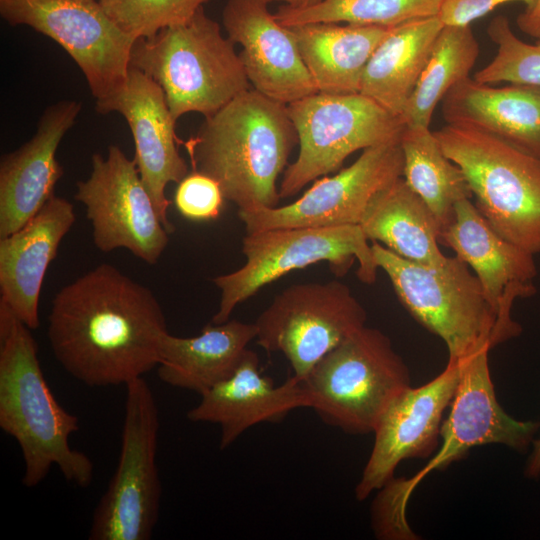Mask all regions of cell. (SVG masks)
<instances>
[{
    "mask_svg": "<svg viewBox=\"0 0 540 540\" xmlns=\"http://www.w3.org/2000/svg\"><path fill=\"white\" fill-rule=\"evenodd\" d=\"M75 220L73 204L54 195L22 228L0 238V303L31 330L40 325L46 271Z\"/></svg>",
    "mask_w": 540,
    "mask_h": 540,
    "instance_id": "obj_21",
    "label": "cell"
},
{
    "mask_svg": "<svg viewBox=\"0 0 540 540\" xmlns=\"http://www.w3.org/2000/svg\"><path fill=\"white\" fill-rule=\"evenodd\" d=\"M130 66L162 88L172 117H208L250 89L234 43L201 7L186 23L135 41Z\"/></svg>",
    "mask_w": 540,
    "mask_h": 540,
    "instance_id": "obj_5",
    "label": "cell"
},
{
    "mask_svg": "<svg viewBox=\"0 0 540 540\" xmlns=\"http://www.w3.org/2000/svg\"><path fill=\"white\" fill-rule=\"evenodd\" d=\"M118 465L92 516L90 540H149L161 482L156 463L159 410L143 377L126 386Z\"/></svg>",
    "mask_w": 540,
    "mask_h": 540,
    "instance_id": "obj_11",
    "label": "cell"
},
{
    "mask_svg": "<svg viewBox=\"0 0 540 540\" xmlns=\"http://www.w3.org/2000/svg\"><path fill=\"white\" fill-rule=\"evenodd\" d=\"M535 0H443L439 19L444 25H470L473 21L490 13L496 7L509 3L521 2L525 8Z\"/></svg>",
    "mask_w": 540,
    "mask_h": 540,
    "instance_id": "obj_34",
    "label": "cell"
},
{
    "mask_svg": "<svg viewBox=\"0 0 540 540\" xmlns=\"http://www.w3.org/2000/svg\"><path fill=\"white\" fill-rule=\"evenodd\" d=\"M367 312L339 281L298 283L276 294L255 321L257 344L280 352L304 380L331 350L366 326Z\"/></svg>",
    "mask_w": 540,
    "mask_h": 540,
    "instance_id": "obj_12",
    "label": "cell"
},
{
    "mask_svg": "<svg viewBox=\"0 0 540 540\" xmlns=\"http://www.w3.org/2000/svg\"><path fill=\"white\" fill-rule=\"evenodd\" d=\"M434 134L463 171L475 206L504 239L540 252V158L480 129L446 124Z\"/></svg>",
    "mask_w": 540,
    "mask_h": 540,
    "instance_id": "obj_7",
    "label": "cell"
},
{
    "mask_svg": "<svg viewBox=\"0 0 540 540\" xmlns=\"http://www.w3.org/2000/svg\"><path fill=\"white\" fill-rule=\"evenodd\" d=\"M192 171L210 176L238 211L277 207V180L298 144L287 105L249 89L205 117L183 143Z\"/></svg>",
    "mask_w": 540,
    "mask_h": 540,
    "instance_id": "obj_2",
    "label": "cell"
},
{
    "mask_svg": "<svg viewBox=\"0 0 540 540\" xmlns=\"http://www.w3.org/2000/svg\"><path fill=\"white\" fill-rule=\"evenodd\" d=\"M298 408H310L304 381L292 375L276 386L261 373L258 355L247 349L234 373L203 393L187 418L217 424L221 429L220 448L225 449L248 428L279 422Z\"/></svg>",
    "mask_w": 540,
    "mask_h": 540,
    "instance_id": "obj_20",
    "label": "cell"
},
{
    "mask_svg": "<svg viewBox=\"0 0 540 540\" xmlns=\"http://www.w3.org/2000/svg\"><path fill=\"white\" fill-rule=\"evenodd\" d=\"M209 0H99L108 16L129 36L150 38L186 23Z\"/></svg>",
    "mask_w": 540,
    "mask_h": 540,
    "instance_id": "obj_32",
    "label": "cell"
},
{
    "mask_svg": "<svg viewBox=\"0 0 540 540\" xmlns=\"http://www.w3.org/2000/svg\"><path fill=\"white\" fill-rule=\"evenodd\" d=\"M372 250L402 305L444 341L450 360H464L510 339L478 278L456 255L431 266L406 260L376 241Z\"/></svg>",
    "mask_w": 540,
    "mask_h": 540,
    "instance_id": "obj_6",
    "label": "cell"
},
{
    "mask_svg": "<svg viewBox=\"0 0 540 540\" xmlns=\"http://www.w3.org/2000/svg\"><path fill=\"white\" fill-rule=\"evenodd\" d=\"M460 378L459 361L428 383L404 389L388 405L374 430V444L355 488L359 501L393 479L403 460L428 457L439 445L442 416L451 405Z\"/></svg>",
    "mask_w": 540,
    "mask_h": 540,
    "instance_id": "obj_16",
    "label": "cell"
},
{
    "mask_svg": "<svg viewBox=\"0 0 540 540\" xmlns=\"http://www.w3.org/2000/svg\"><path fill=\"white\" fill-rule=\"evenodd\" d=\"M439 243L471 267L498 314L507 288L533 284L537 275L534 255L500 236L469 198L455 205L451 222L440 231Z\"/></svg>",
    "mask_w": 540,
    "mask_h": 540,
    "instance_id": "obj_23",
    "label": "cell"
},
{
    "mask_svg": "<svg viewBox=\"0 0 540 540\" xmlns=\"http://www.w3.org/2000/svg\"><path fill=\"white\" fill-rule=\"evenodd\" d=\"M91 173L76 183L75 199L86 209L94 245L102 252L125 248L147 264L166 249V230L139 174L135 159L117 145L93 154Z\"/></svg>",
    "mask_w": 540,
    "mask_h": 540,
    "instance_id": "obj_14",
    "label": "cell"
},
{
    "mask_svg": "<svg viewBox=\"0 0 540 540\" xmlns=\"http://www.w3.org/2000/svg\"><path fill=\"white\" fill-rule=\"evenodd\" d=\"M443 25L433 16L389 28L365 67L359 93L400 117Z\"/></svg>",
    "mask_w": 540,
    "mask_h": 540,
    "instance_id": "obj_26",
    "label": "cell"
},
{
    "mask_svg": "<svg viewBox=\"0 0 540 540\" xmlns=\"http://www.w3.org/2000/svg\"><path fill=\"white\" fill-rule=\"evenodd\" d=\"M0 427L18 443L22 483L39 485L56 465L64 478L88 487L94 474L90 458L69 444L79 419L56 400L43 375L38 346L28 328L0 303Z\"/></svg>",
    "mask_w": 540,
    "mask_h": 540,
    "instance_id": "obj_3",
    "label": "cell"
},
{
    "mask_svg": "<svg viewBox=\"0 0 540 540\" xmlns=\"http://www.w3.org/2000/svg\"><path fill=\"white\" fill-rule=\"evenodd\" d=\"M81 111L75 100L45 109L33 137L0 162V238L28 223L54 196L63 175L57 148Z\"/></svg>",
    "mask_w": 540,
    "mask_h": 540,
    "instance_id": "obj_19",
    "label": "cell"
},
{
    "mask_svg": "<svg viewBox=\"0 0 540 540\" xmlns=\"http://www.w3.org/2000/svg\"><path fill=\"white\" fill-rule=\"evenodd\" d=\"M256 336L255 323L230 319L211 323L193 337L166 332L160 344L158 376L170 386L202 395L234 373Z\"/></svg>",
    "mask_w": 540,
    "mask_h": 540,
    "instance_id": "obj_24",
    "label": "cell"
},
{
    "mask_svg": "<svg viewBox=\"0 0 540 540\" xmlns=\"http://www.w3.org/2000/svg\"><path fill=\"white\" fill-rule=\"evenodd\" d=\"M321 420L349 434L373 432L393 399L411 386L389 337L364 326L327 353L303 380Z\"/></svg>",
    "mask_w": 540,
    "mask_h": 540,
    "instance_id": "obj_8",
    "label": "cell"
},
{
    "mask_svg": "<svg viewBox=\"0 0 540 540\" xmlns=\"http://www.w3.org/2000/svg\"><path fill=\"white\" fill-rule=\"evenodd\" d=\"M480 47L470 25H443L400 116L405 126L430 128L439 102L469 78Z\"/></svg>",
    "mask_w": 540,
    "mask_h": 540,
    "instance_id": "obj_29",
    "label": "cell"
},
{
    "mask_svg": "<svg viewBox=\"0 0 540 540\" xmlns=\"http://www.w3.org/2000/svg\"><path fill=\"white\" fill-rule=\"evenodd\" d=\"M360 226L368 240L406 260L437 266L447 259L439 248L440 226L433 212L403 177L373 199Z\"/></svg>",
    "mask_w": 540,
    "mask_h": 540,
    "instance_id": "obj_27",
    "label": "cell"
},
{
    "mask_svg": "<svg viewBox=\"0 0 540 540\" xmlns=\"http://www.w3.org/2000/svg\"><path fill=\"white\" fill-rule=\"evenodd\" d=\"M101 114L117 112L128 123L135 145V161L141 179L156 210L171 233L168 219L170 201L165 191L169 183H179L188 173V165L178 151L175 123L162 88L151 77L130 66L121 88L96 101Z\"/></svg>",
    "mask_w": 540,
    "mask_h": 540,
    "instance_id": "obj_17",
    "label": "cell"
},
{
    "mask_svg": "<svg viewBox=\"0 0 540 540\" xmlns=\"http://www.w3.org/2000/svg\"><path fill=\"white\" fill-rule=\"evenodd\" d=\"M286 105L299 152L282 174L280 199L337 171L357 150L400 142L405 128L400 117L361 93L316 92Z\"/></svg>",
    "mask_w": 540,
    "mask_h": 540,
    "instance_id": "obj_10",
    "label": "cell"
},
{
    "mask_svg": "<svg viewBox=\"0 0 540 540\" xmlns=\"http://www.w3.org/2000/svg\"><path fill=\"white\" fill-rule=\"evenodd\" d=\"M446 124L470 126L540 158V87L467 78L442 100Z\"/></svg>",
    "mask_w": 540,
    "mask_h": 540,
    "instance_id": "obj_22",
    "label": "cell"
},
{
    "mask_svg": "<svg viewBox=\"0 0 540 540\" xmlns=\"http://www.w3.org/2000/svg\"><path fill=\"white\" fill-rule=\"evenodd\" d=\"M516 23L522 32L540 39V0H535L530 7L524 8Z\"/></svg>",
    "mask_w": 540,
    "mask_h": 540,
    "instance_id": "obj_35",
    "label": "cell"
},
{
    "mask_svg": "<svg viewBox=\"0 0 540 540\" xmlns=\"http://www.w3.org/2000/svg\"><path fill=\"white\" fill-rule=\"evenodd\" d=\"M489 349L459 361L460 378L450 412L442 422L439 450L409 479H392L378 495L372 510L375 534L380 539L415 540L406 509L416 486L432 471L444 470L468 451L486 444H501L525 452L540 428V422L521 421L500 406L488 365Z\"/></svg>",
    "mask_w": 540,
    "mask_h": 540,
    "instance_id": "obj_4",
    "label": "cell"
},
{
    "mask_svg": "<svg viewBox=\"0 0 540 540\" xmlns=\"http://www.w3.org/2000/svg\"><path fill=\"white\" fill-rule=\"evenodd\" d=\"M318 92L359 93L365 67L388 28L336 23L289 27Z\"/></svg>",
    "mask_w": 540,
    "mask_h": 540,
    "instance_id": "obj_25",
    "label": "cell"
},
{
    "mask_svg": "<svg viewBox=\"0 0 540 540\" xmlns=\"http://www.w3.org/2000/svg\"><path fill=\"white\" fill-rule=\"evenodd\" d=\"M10 25H26L57 42L82 71L96 101L124 84L135 39L98 0H0Z\"/></svg>",
    "mask_w": 540,
    "mask_h": 540,
    "instance_id": "obj_13",
    "label": "cell"
},
{
    "mask_svg": "<svg viewBox=\"0 0 540 540\" xmlns=\"http://www.w3.org/2000/svg\"><path fill=\"white\" fill-rule=\"evenodd\" d=\"M524 473L530 479L540 477V437L532 442V450L526 461Z\"/></svg>",
    "mask_w": 540,
    "mask_h": 540,
    "instance_id": "obj_36",
    "label": "cell"
},
{
    "mask_svg": "<svg viewBox=\"0 0 540 540\" xmlns=\"http://www.w3.org/2000/svg\"><path fill=\"white\" fill-rule=\"evenodd\" d=\"M224 195L213 178L192 171L179 183L174 194V204L179 213L193 221L216 219L223 208Z\"/></svg>",
    "mask_w": 540,
    "mask_h": 540,
    "instance_id": "obj_33",
    "label": "cell"
},
{
    "mask_svg": "<svg viewBox=\"0 0 540 540\" xmlns=\"http://www.w3.org/2000/svg\"><path fill=\"white\" fill-rule=\"evenodd\" d=\"M245 264L216 276L220 290L218 310L211 323L229 320L237 305L283 275L319 262H328L333 273L344 275L354 260L357 277L365 284L376 281L379 269L372 245L361 226L300 227L268 229L246 233L242 240Z\"/></svg>",
    "mask_w": 540,
    "mask_h": 540,
    "instance_id": "obj_9",
    "label": "cell"
},
{
    "mask_svg": "<svg viewBox=\"0 0 540 540\" xmlns=\"http://www.w3.org/2000/svg\"><path fill=\"white\" fill-rule=\"evenodd\" d=\"M166 332L153 291L108 263L63 286L48 316L53 355L90 387L126 386L157 367Z\"/></svg>",
    "mask_w": 540,
    "mask_h": 540,
    "instance_id": "obj_1",
    "label": "cell"
},
{
    "mask_svg": "<svg viewBox=\"0 0 540 540\" xmlns=\"http://www.w3.org/2000/svg\"><path fill=\"white\" fill-rule=\"evenodd\" d=\"M400 142L364 149L337 174L318 178L294 202L238 211L246 233L268 229L359 224L373 199L403 175Z\"/></svg>",
    "mask_w": 540,
    "mask_h": 540,
    "instance_id": "obj_15",
    "label": "cell"
},
{
    "mask_svg": "<svg viewBox=\"0 0 540 540\" xmlns=\"http://www.w3.org/2000/svg\"><path fill=\"white\" fill-rule=\"evenodd\" d=\"M99 1V0H98Z\"/></svg>",
    "mask_w": 540,
    "mask_h": 540,
    "instance_id": "obj_38",
    "label": "cell"
},
{
    "mask_svg": "<svg viewBox=\"0 0 540 540\" xmlns=\"http://www.w3.org/2000/svg\"><path fill=\"white\" fill-rule=\"evenodd\" d=\"M487 34L497 45L495 57L474 74L485 84H522L540 87V39L530 44L518 38L507 17L492 19Z\"/></svg>",
    "mask_w": 540,
    "mask_h": 540,
    "instance_id": "obj_31",
    "label": "cell"
},
{
    "mask_svg": "<svg viewBox=\"0 0 540 540\" xmlns=\"http://www.w3.org/2000/svg\"><path fill=\"white\" fill-rule=\"evenodd\" d=\"M267 6L265 0H227L222 23L227 37L242 46L239 56L253 89L289 104L318 91L292 31Z\"/></svg>",
    "mask_w": 540,
    "mask_h": 540,
    "instance_id": "obj_18",
    "label": "cell"
},
{
    "mask_svg": "<svg viewBox=\"0 0 540 540\" xmlns=\"http://www.w3.org/2000/svg\"><path fill=\"white\" fill-rule=\"evenodd\" d=\"M400 146L402 177L431 209L441 231L451 222L455 205L473 197L467 179L446 156L430 128L405 126Z\"/></svg>",
    "mask_w": 540,
    "mask_h": 540,
    "instance_id": "obj_28",
    "label": "cell"
},
{
    "mask_svg": "<svg viewBox=\"0 0 540 540\" xmlns=\"http://www.w3.org/2000/svg\"><path fill=\"white\" fill-rule=\"evenodd\" d=\"M443 0H323L314 6L294 9L282 5L274 13L286 27L307 23H339L392 28L438 16Z\"/></svg>",
    "mask_w": 540,
    "mask_h": 540,
    "instance_id": "obj_30",
    "label": "cell"
},
{
    "mask_svg": "<svg viewBox=\"0 0 540 540\" xmlns=\"http://www.w3.org/2000/svg\"><path fill=\"white\" fill-rule=\"evenodd\" d=\"M268 4L274 1L284 2L286 6L294 9H302L321 3L323 0H265Z\"/></svg>",
    "mask_w": 540,
    "mask_h": 540,
    "instance_id": "obj_37",
    "label": "cell"
}]
</instances>
